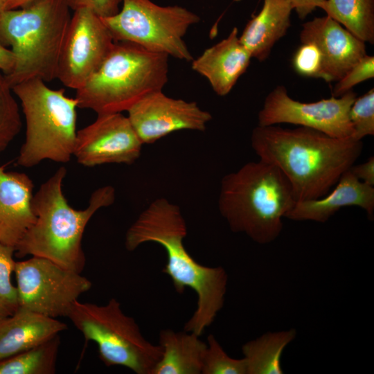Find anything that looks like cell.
<instances>
[{
	"instance_id": "obj_1",
	"label": "cell",
	"mask_w": 374,
	"mask_h": 374,
	"mask_svg": "<svg viewBox=\"0 0 374 374\" xmlns=\"http://www.w3.org/2000/svg\"><path fill=\"white\" fill-rule=\"evenodd\" d=\"M187 226L179 207L166 198L153 201L130 226L125 246L132 251L146 242L161 245L167 253L162 272L172 280L175 291H195L197 307L184 330L200 336L214 321L224 305L228 275L220 266L208 267L197 262L184 244Z\"/></svg>"
},
{
	"instance_id": "obj_30",
	"label": "cell",
	"mask_w": 374,
	"mask_h": 374,
	"mask_svg": "<svg viewBox=\"0 0 374 374\" xmlns=\"http://www.w3.org/2000/svg\"><path fill=\"white\" fill-rule=\"evenodd\" d=\"M292 58L294 69L305 77L319 78L322 55L318 47L311 42L301 43Z\"/></svg>"
},
{
	"instance_id": "obj_23",
	"label": "cell",
	"mask_w": 374,
	"mask_h": 374,
	"mask_svg": "<svg viewBox=\"0 0 374 374\" xmlns=\"http://www.w3.org/2000/svg\"><path fill=\"white\" fill-rule=\"evenodd\" d=\"M319 8L364 42L374 43V0H326Z\"/></svg>"
},
{
	"instance_id": "obj_5",
	"label": "cell",
	"mask_w": 374,
	"mask_h": 374,
	"mask_svg": "<svg viewBox=\"0 0 374 374\" xmlns=\"http://www.w3.org/2000/svg\"><path fill=\"white\" fill-rule=\"evenodd\" d=\"M66 0H35L28 6L3 10L0 15V44L15 55L12 71L5 75L11 87L37 78H57L60 56L71 15Z\"/></svg>"
},
{
	"instance_id": "obj_11",
	"label": "cell",
	"mask_w": 374,
	"mask_h": 374,
	"mask_svg": "<svg viewBox=\"0 0 374 374\" xmlns=\"http://www.w3.org/2000/svg\"><path fill=\"white\" fill-rule=\"evenodd\" d=\"M356 98V93L350 90L339 97L303 103L292 98L286 88L279 85L266 96L258 113V125L290 123L337 139L350 138L353 129L349 111Z\"/></svg>"
},
{
	"instance_id": "obj_9",
	"label": "cell",
	"mask_w": 374,
	"mask_h": 374,
	"mask_svg": "<svg viewBox=\"0 0 374 374\" xmlns=\"http://www.w3.org/2000/svg\"><path fill=\"white\" fill-rule=\"evenodd\" d=\"M122 8L102 18L115 42H129L155 53L192 61L184 37L199 21L195 13L179 6H161L150 0H122Z\"/></svg>"
},
{
	"instance_id": "obj_8",
	"label": "cell",
	"mask_w": 374,
	"mask_h": 374,
	"mask_svg": "<svg viewBox=\"0 0 374 374\" xmlns=\"http://www.w3.org/2000/svg\"><path fill=\"white\" fill-rule=\"evenodd\" d=\"M87 341L98 346L106 366H122L136 374H151L162 348L148 341L135 320L126 315L114 298L105 305L73 304L67 317Z\"/></svg>"
},
{
	"instance_id": "obj_22",
	"label": "cell",
	"mask_w": 374,
	"mask_h": 374,
	"mask_svg": "<svg viewBox=\"0 0 374 374\" xmlns=\"http://www.w3.org/2000/svg\"><path fill=\"white\" fill-rule=\"evenodd\" d=\"M296 335L294 328L269 332L243 344L242 351L247 364V374L283 373L281 356Z\"/></svg>"
},
{
	"instance_id": "obj_15",
	"label": "cell",
	"mask_w": 374,
	"mask_h": 374,
	"mask_svg": "<svg viewBox=\"0 0 374 374\" xmlns=\"http://www.w3.org/2000/svg\"><path fill=\"white\" fill-rule=\"evenodd\" d=\"M299 38L301 43H313L319 49L322 55L319 78L327 82L340 80L366 55L365 42L328 15L304 23Z\"/></svg>"
},
{
	"instance_id": "obj_17",
	"label": "cell",
	"mask_w": 374,
	"mask_h": 374,
	"mask_svg": "<svg viewBox=\"0 0 374 374\" xmlns=\"http://www.w3.org/2000/svg\"><path fill=\"white\" fill-rule=\"evenodd\" d=\"M33 187L26 174L6 172L0 164V243L15 248L35 222Z\"/></svg>"
},
{
	"instance_id": "obj_29",
	"label": "cell",
	"mask_w": 374,
	"mask_h": 374,
	"mask_svg": "<svg viewBox=\"0 0 374 374\" xmlns=\"http://www.w3.org/2000/svg\"><path fill=\"white\" fill-rule=\"evenodd\" d=\"M374 77V57L365 55L338 81L332 96L339 97L352 90L356 84Z\"/></svg>"
},
{
	"instance_id": "obj_6",
	"label": "cell",
	"mask_w": 374,
	"mask_h": 374,
	"mask_svg": "<svg viewBox=\"0 0 374 374\" xmlns=\"http://www.w3.org/2000/svg\"><path fill=\"white\" fill-rule=\"evenodd\" d=\"M168 56L129 42H115L86 83L76 90L78 107L97 114L127 111L168 81Z\"/></svg>"
},
{
	"instance_id": "obj_31",
	"label": "cell",
	"mask_w": 374,
	"mask_h": 374,
	"mask_svg": "<svg viewBox=\"0 0 374 374\" xmlns=\"http://www.w3.org/2000/svg\"><path fill=\"white\" fill-rule=\"evenodd\" d=\"M71 10L86 8L101 18L116 15L119 11L122 0H66Z\"/></svg>"
},
{
	"instance_id": "obj_33",
	"label": "cell",
	"mask_w": 374,
	"mask_h": 374,
	"mask_svg": "<svg viewBox=\"0 0 374 374\" xmlns=\"http://www.w3.org/2000/svg\"><path fill=\"white\" fill-rule=\"evenodd\" d=\"M301 19H305L326 0H287Z\"/></svg>"
},
{
	"instance_id": "obj_21",
	"label": "cell",
	"mask_w": 374,
	"mask_h": 374,
	"mask_svg": "<svg viewBox=\"0 0 374 374\" xmlns=\"http://www.w3.org/2000/svg\"><path fill=\"white\" fill-rule=\"evenodd\" d=\"M160 359L151 374H200L206 343L193 332L164 329L159 332Z\"/></svg>"
},
{
	"instance_id": "obj_20",
	"label": "cell",
	"mask_w": 374,
	"mask_h": 374,
	"mask_svg": "<svg viewBox=\"0 0 374 374\" xmlns=\"http://www.w3.org/2000/svg\"><path fill=\"white\" fill-rule=\"evenodd\" d=\"M292 6L287 0H265L260 12L248 21L239 39L251 57L265 60L274 45L290 26Z\"/></svg>"
},
{
	"instance_id": "obj_27",
	"label": "cell",
	"mask_w": 374,
	"mask_h": 374,
	"mask_svg": "<svg viewBox=\"0 0 374 374\" xmlns=\"http://www.w3.org/2000/svg\"><path fill=\"white\" fill-rule=\"evenodd\" d=\"M202 373L203 374H247L244 358L234 359L225 352L213 335L207 337Z\"/></svg>"
},
{
	"instance_id": "obj_7",
	"label": "cell",
	"mask_w": 374,
	"mask_h": 374,
	"mask_svg": "<svg viewBox=\"0 0 374 374\" xmlns=\"http://www.w3.org/2000/svg\"><path fill=\"white\" fill-rule=\"evenodd\" d=\"M26 120V139L17 163L25 168L48 159L66 163L73 154L76 139L78 101L64 90L52 89L44 81L30 79L14 85Z\"/></svg>"
},
{
	"instance_id": "obj_2",
	"label": "cell",
	"mask_w": 374,
	"mask_h": 374,
	"mask_svg": "<svg viewBox=\"0 0 374 374\" xmlns=\"http://www.w3.org/2000/svg\"><path fill=\"white\" fill-rule=\"evenodd\" d=\"M251 147L260 160L278 168L291 184L296 202L320 198L361 155L362 141L337 139L299 127L258 125Z\"/></svg>"
},
{
	"instance_id": "obj_26",
	"label": "cell",
	"mask_w": 374,
	"mask_h": 374,
	"mask_svg": "<svg viewBox=\"0 0 374 374\" xmlns=\"http://www.w3.org/2000/svg\"><path fill=\"white\" fill-rule=\"evenodd\" d=\"M15 251L14 247L0 243V319L13 314L19 308L17 289L11 282Z\"/></svg>"
},
{
	"instance_id": "obj_32",
	"label": "cell",
	"mask_w": 374,
	"mask_h": 374,
	"mask_svg": "<svg viewBox=\"0 0 374 374\" xmlns=\"http://www.w3.org/2000/svg\"><path fill=\"white\" fill-rule=\"evenodd\" d=\"M350 170L361 181L374 186V157H371L366 162L353 164Z\"/></svg>"
},
{
	"instance_id": "obj_34",
	"label": "cell",
	"mask_w": 374,
	"mask_h": 374,
	"mask_svg": "<svg viewBox=\"0 0 374 374\" xmlns=\"http://www.w3.org/2000/svg\"><path fill=\"white\" fill-rule=\"evenodd\" d=\"M15 66V55L12 51L0 44V71L4 75L10 73Z\"/></svg>"
},
{
	"instance_id": "obj_35",
	"label": "cell",
	"mask_w": 374,
	"mask_h": 374,
	"mask_svg": "<svg viewBox=\"0 0 374 374\" xmlns=\"http://www.w3.org/2000/svg\"><path fill=\"white\" fill-rule=\"evenodd\" d=\"M35 0H3L4 10L25 7Z\"/></svg>"
},
{
	"instance_id": "obj_13",
	"label": "cell",
	"mask_w": 374,
	"mask_h": 374,
	"mask_svg": "<svg viewBox=\"0 0 374 374\" xmlns=\"http://www.w3.org/2000/svg\"><path fill=\"white\" fill-rule=\"evenodd\" d=\"M142 145L127 116L121 113L102 114L77 131L73 156L80 164L88 167L130 165L140 157Z\"/></svg>"
},
{
	"instance_id": "obj_28",
	"label": "cell",
	"mask_w": 374,
	"mask_h": 374,
	"mask_svg": "<svg viewBox=\"0 0 374 374\" xmlns=\"http://www.w3.org/2000/svg\"><path fill=\"white\" fill-rule=\"evenodd\" d=\"M349 118L353 129L352 138L362 141L374 134V89L356 98L349 111Z\"/></svg>"
},
{
	"instance_id": "obj_16",
	"label": "cell",
	"mask_w": 374,
	"mask_h": 374,
	"mask_svg": "<svg viewBox=\"0 0 374 374\" xmlns=\"http://www.w3.org/2000/svg\"><path fill=\"white\" fill-rule=\"evenodd\" d=\"M335 185L330 193L320 198L296 202L285 217L294 221L326 222L343 207L358 206L373 220L374 186L361 181L350 169L341 175Z\"/></svg>"
},
{
	"instance_id": "obj_12",
	"label": "cell",
	"mask_w": 374,
	"mask_h": 374,
	"mask_svg": "<svg viewBox=\"0 0 374 374\" xmlns=\"http://www.w3.org/2000/svg\"><path fill=\"white\" fill-rule=\"evenodd\" d=\"M61 51L57 79L78 90L101 65L115 41L101 17L89 9L73 10Z\"/></svg>"
},
{
	"instance_id": "obj_4",
	"label": "cell",
	"mask_w": 374,
	"mask_h": 374,
	"mask_svg": "<svg viewBox=\"0 0 374 374\" xmlns=\"http://www.w3.org/2000/svg\"><path fill=\"white\" fill-rule=\"evenodd\" d=\"M296 202L288 179L274 165L249 162L222 179L218 208L233 232L269 244L283 229V217Z\"/></svg>"
},
{
	"instance_id": "obj_14",
	"label": "cell",
	"mask_w": 374,
	"mask_h": 374,
	"mask_svg": "<svg viewBox=\"0 0 374 374\" xmlns=\"http://www.w3.org/2000/svg\"><path fill=\"white\" fill-rule=\"evenodd\" d=\"M127 118L143 144L154 143L166 135L182 130L204 131L212 116L195 102L152 92L127 110Z\"/></svg>"
},
{
	"instance_id": "obj_19",
	"label": "cell",
	"mask_w": 374,
	"mask_h": 374,
	"mask_svg": "<svg viewBox=\"0 0 374 374\" xmlns=\"http://www.w3.org/2000/svg\"><path fill=\"white\" fill-rule=\"evenodd\" d=\"M66 329V324L55 318L19 308L0 319V359L38 346Z\"/></svg>"
},
{
	"instance_id": "obj_36",
	"label": "cell",
	"mask_w": 374,
	"mask_h": 374,
	"mask_svg": "<svg viewBox=\"0 0 374 374\" xmlns=\"http://www.w3.org/2000/svg\"><path fill=\"white\" fill-rule=\"evenodd\" d=\"M3 10L4 9H3V0H0V15H1Z\"/></svg>"
},
{
	"instance_id": "obj_3",
	"label": "cell",
	"mask_w": 374,
	"mask_h": 374,
	"mask_svg": "<svg viewBox=\"0 0 374 374\" xmlns=\"http://www.w3.org/2000/svg\"><path fill=\"white\" fill-rule=\"evenodd\" d=\"M66 174L64 167L59 168L33 195L32 206L36 218L16 245L15 255L44 258L81 273L86 264L82 247L86 226L97 211L114 203L116 193L111 186L98 188L92 193L86 208L75 210L62 192Z\"/></svg>"
},
{
	"instance_id": "obj_10",
	"label": "cell",
	"mask_w": 374,
	"mask_h": 374,
	"mask_svg": "<svg viewBox=\"0 0 374 374\" xmlns=\"http://www.w3.org/2000/svg\"><path fill=\"white\" fill-rule=\"evenodd\" d=\"M19 308L56 318L67 317L75 301L92 286L80 273L38 256L15 261Z\"/></svg>"
},
{
	"instance_id": "obj_25",
	"label": "cell",
	"mask_w": 374,
	"mask_h": 374,
	"mask_svg": "<svg viewBox=\"0 0 374 374\" xmlns=\"http://www.w3.org/2000/svg\"><path fill=\"white\" fill-rule=\"evenodd\" d=\"M21 125L19 106L12 87L0 71V152L19 133Z\"/></svg>"
},
{
	"instance_id": "obj_18",
	"label": "cell",
	"mask_w": 374,
	"mask_h": 374,
	"mask_svg": "<svg viewBox=\"0 0 374 374\" xmlns=\"http://www.w3.org/2000/svg\"><path fill=\"white\" fill-rule=\"evenodd\" d=\"M237 28L228 37L192 60V69L205 77L220 96L228 94L246 71L252 58L242 44Z\"/></svg>"
},
{
	"instance_id": "obj_24",
	"label": "cell",
	"mask_w": 374,
	"mask_h": 374,
	"mask_svg": "<svg viewBox=\"0 0 374 374\" xmlns=\"http://www.w3.org/2000/svg\"><path fill=\"white\" fill-rule=\"evenodd\" d=\"M60 346L58 335L33 348L0 359V374H54Z\"/></svg>"
}]
</instances>
